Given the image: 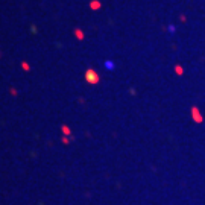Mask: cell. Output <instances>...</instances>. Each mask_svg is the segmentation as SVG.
I'll use <instances>...</instances> for the list:
<instances>
[{
  "label": "cell",
  "mask_w": 205,
  "mask_h": 205,
  "mask_svg": "<svg viewBox=\"0 0 205 205\" xmlns=\"http://www.w3.org/2000/svg\"><path fill=\"white\" fill-rule=\"evenodd\" d=\"M85 79L90 82V84H97L99 82V76L94 70H87V73H85Z\"/></svg>",
  "instance_id": "cell-1"
},
{
  "label": "cell",
  "mask_w": 205,
  "mask_h": 205,
  "mask_svg": "<svg viewBox=\"0 0 205 205\" xmlns=\"http://www.w3.org/2000/svg\"><path fill=\"white\" fill-rule=\"evenodd\" d=\"M197 112H199V111H197L196 108H193V117H195V120H196V122H202V117L197 114Z\"/></svg>",
  "instance_id": "cell-2"
},
{
  "label": "cell",
  "mask_w": 205,
  "mask_h": 205,
  "mask_svg": "<svg viewBox=\"0 0 205 205\" xmlns=\"http://www.w3.org/2000/svg\"><path fill=\"white\" fill-rule=\"evenodd\" d=\"M90 6H91V9H99L100 8V3H99L97 0H93V2L90 3Z\"/></svg>",
  "instance_id": "cell-3"
},
{
  "label": "cell",
  "mask_w": 205,
  "mask_h": 205,
  "mask_svg": "<svg viewBox=\"0 0 205 205\" xmlns=\"http://www.w3.org/2000/svg\"><path fill=\"white\" fill-rule=\"evenodd\" d=\"M75 35L78 37V39H84V32H82V30L76 29V30H75Z\"/></svg>",
  "instance_id": "cell-4"
},
{
  "label": "cell",
  "mask_w": 205,
  "mask_h": 205,
  "mask_svg": "<svg viewBox=\"0 0 205 205\" xmlns=\"http://www.w3.org/2000/svg\"><path fill=\"white\" fill-rule=\"evenodd\" d=\"M62 132L65 134V137L70 135V128H69V126H62Z\"/></svg>",
  "instance_id": "cell-5"
},
{
  "label": "cell",
  "mask_w": 205,
  "mask_h": 205,
  "mask_svg": "<svg viewBox=\"0 0 205 205\" xmlns=\"http://www.w3.org/2000/svg\"><path fill=\"white\" fill-rule=\"evenodd\" d=\"M105 67L109 69V70H112V69H114V65H112V62H111V61H107V62H105Z\"/></svg>",
  "instance_id": "cell-6"
},
{
  "label": "cell",
  "mask_w": 205,
  "mask_h": 205,
  "mask_svg": "<svg viewBox=\"0 0 205 205\" xmlns=\"http://www.w3.org/2000/svg\"><path fill=\"white\" fill-rule=\"evenodd\" d=\"M21 67H23V70H26V71H29V70H30V67L28 65V62H23V64H21Z\"/></svg>",
  "instance_id": "cell-7"
},
{
  "label": "cell",
  "mask_w": 205,
  "mask_h": 205,
  "mask_svg": "<svg viewBox=\"0 0 205 205\" xmlns=\"http://www.w3.org/2000/svg\"><path fill=\"white\" fill-rule=\"evenodd\" d=\"M175 70H176V73H178V75H179V76L182 75V69L179 67V65H176V67H175Z\"/></svg>",
  "instance_id": "cell-8"
},
{
  "label": "cell",
  "mask_w": 205,
  "mask_h": 205,
  "mask_svg": "<svg viewBox=\"0 0 205 205\" xmlns=\"http://www.w3.org/2000/svg\"><path fill=\"white\" fill-rule=\"evenodd\" d=\"M169 30L170 32H175V26H169Z\"/></svg>",
  "instance_id": "cell-9"
}]
</instances>
